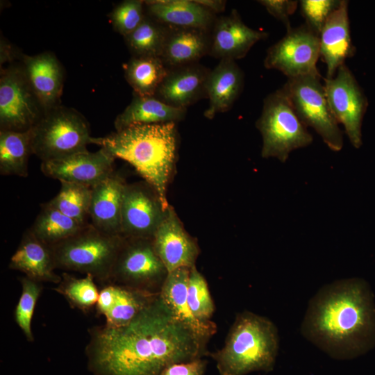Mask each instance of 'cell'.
<instances>
[{
    "label": "cell",
    "mask_w": 375,
    "mask_h": 375,
    "mask_svg": "<svg viewBox=\"0 0 375 375\" xmlns=\"http://www.w3.org/2000/svg\"><path fill=\"white\" fill-rule=\"evenodd\" d=\"M210 35L208 55L219 60H236L244 58L256 43L268 37V33L247 26L233 9L228 15L217 17Z\"/></svg>",
    "instance_id": "obj_16"
},
{
    "label": "cell",
    "mask_w": 375,
    "mask_h": 375,
    "mask_svg": "<svg viewBox=\"0 0 375 375\" xmlns=\"http://www.w3.org/2000/svg\"><path fill=\"white\" fill-rule=\"evenodd\" d=\"M319 57V35L305 24L288 30L282 39L268 49L264 66L281 72L288 78L321 76L317 67Z\"/></svg>",
    "instance_id": "obj_11"
},
{
    "label": "cell",
    "mask_w": 375,
    "mask_h": 375,
    "mask_svg": "<svg viewBox=\"0 0 375 375\" xmlns=\"http://www.w3.org/2000/svg\"><path fill=\"white\" fill-rule=\"evenodd\" d=\"M61 277V281L53 290L61 294L72 307L87 312L96 306L99 291L91 275L76 278L63 272Z\"/></svg>",
    "instance_id": "obj_33"
},
{
    "label": "cell",
    "mask_w": 375,
    "mask_h": 375,
    "mask_svg": "<svg viewBox=\"0 0 375 375\" xmlns=\"http://www.w3.org/2000/svg\"><path fill=\"white\" fill-rule=\"evenodd\" d=\"M117 295V285L108 283L103 285L99 291L96 303V310L99 315L106 316L113 307Z\"/></svg>",
    "instance_id": "obj_40"
},
{
    "label": "cell",
    "mask_w": 375,
    "mask_h": 375,
    "mask_svg": "<svg viewBox=\"0 0 375 375\" xmlns=\"http://www.w3.org/2000/svg\"><path fill=\"white\" fill-rule=\"evenodd\" d=\"M187 110L170 106L156 97L133 94L131 103L114 122L115 131L143 124L178 123L183 120Z\"/></svg>",
    "instance_id": "obj_26"
},
{
    "label": "cell",
    "mask_w": 375,
    "mask_h": 375,
    "mask_svg": "<svg viewBox=\"0 0 375 375\" xmlns=\"http://www.w3.org/2000/svg\"><path fill=\"white\" fill-rule=\"evenodd\" d=\"M88 367L94 375H160L167 366L201 358L200 339L170 310L158 294L126 325L89 330Z\"/></svg>",
    "instance_id": "obj_1"
},
{
    "label": "cell",
    "mask_w": 375,
    "mask_h": 375,
    "mask_svg": "<svg viewBox=\"0 0 375 375\" xmlns=\"http://www.w3.org/2000/svg\"><path fill=\"white\" fill-rule=\"evenodd\" d=\"M167 209L145 181L126 183L121 212V235L124 238L153 239Z\"/></svg>",
    "instance_id": "obj_13"
},
{
    "label": "cell",
    "mask_w": 375,
    "mask_h": 375,
    "mask_svg": "<svg viewBox=\"0 0 375 375\" xmlns=\"http://www.w3.org/2000/svg\"><path fill=\"white\" fill-rule=\"evenodd\" d=\"M177 123L143 124L115 131L101 138H92V144L104 149L115 159L132 165L169 208L168 184L177 156Z\"/></svg>",
    "instance_id": "obj_3"
},
{
    "label": "cell",
    "mask_w": 375,
    "mask_h": 375,
    "mask_svg": "<svg viewBox=\"0 0 375 375\" xmlns=\"http://www.w3.org/2000/svg\"><path fill=\"white\" fill-rule=\"evenodd\" d=\"M22 292L16 305L14 318L28 342H33L32 319L37 301L42 290V283L24 276L19 279Z\"/></svg>",
    "instance_id": "obj_34"
},
{
    "label": "cell",
    "mask_w": 375,
    "mask_h": 375,
    "mask_svg": "<svg viewBox=\"0 0 375 375\" xmlns=\"http://www.w3.org/2000/svg\"><path fill=\"white\" fill-rule=\"evenodd\" d=\"M123 69L133 94L140 97L155 96L168 72L160 58L151 56H132Z\"/></svg>",
    "instance_id": "obj_27"
},
{
    "label": "cell",
    "mask_w": 375,
    "mask_h": 375,
    "mask_svg": "<svg viewBox=\"0 0 375 375\" xmlns=\"http://www.w3.org/2000/svg\"><path fill=\"white\" fill-rule=\"evenodd\" d=\"M199 3L217 15L225 10L226 1L224 0H196Z\"/></svg>",
    "instance_id": "obj_41"
},
{
    "label": "cell",
    "mask_w": 375,
    "mask_h": 375,
    "mask_svg": "<svg viewBox=\"0 0 375 375\" xmlns=\"http://www.w3.org/2000/svg\"><path fill=\"white\" fill-rule=\"evenodd\" d=\"M169 26L146 15L139 26L124 38L132 56L160 58L166 42Z\"/></svg>",
    "instance_id": "obj_30"
},
{
    "label": "cell",
    "mask_w": 375,
    "mask_h": 375,
    "mask_svg": "<svg viewBox=\"0 0 375 375\" xmlns=\"http://www.w3.org/2000/svg\"><path fill=\"white\" fill-rule=\"evenodd\" d=\"M8 267L40 283L59 284L62 280L61 276L55 272L56 268L50 247L36 238L29 229L24 233Z\"/></svg>",
    "instance_id": "obj_24"
},
{
    "label": "cell",
    "mask_w": 375,
    "mask_h": 375,
    "mask_svg": "<svg viewBox=\"0 0 375 375\" xmlns=\"http://www.w3.org/2000/svg\"><path fill=\"white\" fill-rule=\"evenodd\" d=\"M279 345L278 330L267 317L238 313L224 346L210 356L220 375H246L273 369Z\"/></svg>",
    "instance_id": "obj_4"
},
{
    "label": "cell",
    "mask_w": 375,
    "mask_h": 375,
    "mask_svg": "<svg viewBox=\"0 0 375 375\" xmlns=\"http://www.w3.org/2000/svg\"><path fill=\"white\" fill-rule=\"evenodd\" d=\"M206 365L207 362L201 358L174 363L165 368L160 375H203Z\"/></svg>",
    "instance_id": "obj_39"
},
{
    "label": "cell",
    "mask_w": 375,
    "mask_h": 375,
    "mask_svg": "<svg viewBox=\"0 0 375 375\" xmlns=\"http://www.w3.org/2000/svg\"><path fill=\"white\" fill-rule=\"evenodd\" d=\"M210 71L199 62L168 69L154 97L170 106L187 110L206 98Z\"/></svg>",
    "instance_id": "obj_17"
},
{
    "label": "cell",
    "mask_w": 375,
    "mask_h": 375,
    "mask_svg": "<svg viewBox=\"0 0 375 375\" xmlns=\"http://www.w3.org/2000/svg\"><path fill=\"white\" fill-rule=\"evenodd\" d=\"M41 206V210L29 230L49 247L68 239L89 224L79 222L65 215L47 202Z\"/></svg>",
    "instance_id": "obj_28"
},
{
    "label": "cell",
    "mask_w": 375,
    "mask_h": 375,
    "mask_svg": "<svg viewBox=\"0 0 375 375\" xmlns=\"http://www.w3.org/2000/svg\"><path fill=\"white\" fill-rule=\"evenodd\" d=\"M152 240L155 251L168 273L195 266L199 254V246L186 232L171 206Z\"/></svg>",
    "instance_id": "obj_15"
},
{
    "label": "cell",
    "mask_w": 375,
    "mask_h": 375,
    "mask_svg": "<svg viewBox=\"0 0 375 375\" xmlns=\"http://www.w3.org/2000/svg\"><path fill=\"white\" fill-rule=\"evenodd\" d=\"M22 68L44 112L60 105L65 74L56 55L50 51L22 55Z\"/></svg>",
    "instance_id": "obj_18"
},
{
    "label": "cell",
    "mask_w": 375,
    "mask_h": 375,
    "mask_svg": "<svg viewBox=\"0 0 375 375\" xmlns=\"http://www.w3.org/2000/svg\"><path fill=\"white\" fill-rule=\"evenodd\" d=\"M256 126L262 138L261 156L285 162L290 153L313 140L281 88L267 95Z\"/></svg>",
    "instance_id": "obj_7"
},
{
    "label": "cell",
    "mask_w": 375,
    "mask_h": 375,
    "mask_svg": "<svg viewBox=\"0 0 375 375\" xmlns=\"http://www.w3.org/2000/svg\"><path fill=\"white\" fill-rule=\"evenodd\" d=\"M145 17L144 1L142 0L123 1L109 14L113 28L124 38L135 30Z\"/></svg>",
    "instance_id": "obj_36"
},
{
    "label": "cell",
    "mask_w": 375,
    "mask_h": 375,
    "mask_svg": "<svg viewBox=\"0 0 375 375\" xmlns=\"http://www.w3.org/2000/svg\"><path fill=\"white\" fill-rule=\"evenodd\" d=\"M167 275L152 239L124 238L112 269L110 283L158 294Z\"/></svg>",
    "instance_id": "obj_9"
},
{
    "label": "cell",
    "mask_w": 375,
    "mask_h": 375,
    "mask_svg": "<svg viewBox=\"0 0 375 375\" xmlns=\"http://www.w3.org/2000/svg\"><path fill=\"white\" fill-rule=\"evenodd\" d=\"M158 294L117 285V299L110 311L105 316V325L109 327H118L127 324Z\"/></svg>",
    "instance_id": "obj_31"
},
{
    "label": "cell",
    "mask_w": 375,
    "mask_h": 375,
    "mask_svg": "<svg viewBox=\"0 0 375 375\" xmlns=\"http://www.w3.org/2000/svg\"><path fill=\"white\" fill-rule=\"evenodd\" d=\"M258 2L276 19L281 21L287 31L292 28L290 17L296 11L299 1L292 0H260Z\"/></svg>",
    "instance_id": "obj_38"
},
{
    "label": "cell",
    "mask_w": 375,
    "mask_h": 375,
    "mask_svg": "<svg viewBox=\"0 0 375 375\" xmlns=\"http://www.w3.org/2000/svg\"><path fill=\"white\" fill-rule=\"evenodd\" d=\"M124 241L122 235L103 233L89 223L76 234L49 247L56 269L91 275L104 285L110 283Z\"/></svg>",
    "instance_id": "obj_5"
},
{
    "label": "cell",
    "mask_w": 375,
    "mask_h": 375,
    "mask_svg": "<svg viewBox=\"0 0 375 375\" xmlns=\"http://www.w3.org/2000/svg\"><path fill=\"white\" fill-rule=\"evenodd\" d=\"M44 110L33 92L22 65L1 69L0 131H29Z\"/></svg>",
    "instance_id": "obj_10"
},
{
    "label": "cell",
    "mask_w": 375,
    "mask_h": 375,
    "mask_svg": "<svg viewBox=\"0 0 375 375\" xmlns=\"http://www.w3.org/2000/svg\"><path fill=\"white\" fill-rule=\"evenodd\" d=\"M324 90L331 110L338 124H342L355 148L362 146V122L367 108V99L351 70L345 64L334 77L324 79Z\"/></svg>",
    "instance_id": "obj_12"
},
{
    "label": "cell",
    "mask_w": 375,
    "mask_h": 375,
    "mask_svg": "<svg viewBox=\"0 0 375 375\" xmlns=\"http://www.w3.org/2000/svg\"><path fill=\"white\" fill-rule=\"evenodd\" d=\"M309 342L337 359L362 355L375 346V302L360 278L335 281L310 299L301 325Z\"/></svg>",
    "instance_id": "obj_2"
},
{
    "label": "cell",
    "mask_w": 375,
    "mask_h": 375,
    "mask_svg": "<svg viewBox=\"0 0 375 375\" xmlns=\"http://www.w3.org/2000/svg\"><path fill=\"white\" fill-rule=\"evenodd\" d=\"M33 154L30 130L0 131V174L27 177L29 156Z\"/></svg>",
    "instance_id": "obj_29"
},
{
    "label": "cell",
    "mask_w": 375,
    "mask_h": 375,
    "mask_svg": "<svg viewBox=\"0 0 375 375\" xmlns=\"http://www.w3.org/2000/svg\"><path fill=\"white\" fill-rule=\"evenodd\" d=\"M146 15L167 26L211 31L217 15L196 0L144 1Z\"/></svg>",
    "instance_id": "obj_22"
},
{
    "label": "cell",
    "mask_w": 375,
    "mask_h": 375,
    "mask_svg": "<svg viewBox=\"0 0 375 375\" xmlns=\"http://www.w3.org/2000/svg\"><path fill=\"white\" fill-rule=\"evenodd\" d=\"M210 43V31L169 26L160 58L168 69L197 63L209 54Z\"/></svg>",
    "instance_id": "obj_25"
},
{
    "label": "cell",
    "mask_w": 375,
    "mask_h": 375,
    "mask_svg": "<svg viewBox=\"0 0 375 375\" xmlns=\"http://www.w3.org/2000/svg\"><path fill=\"white\" fill-rule=\"evenodd\" d=\"M30 133L33 154L42 162L85 151L93 138L84 116L61 104L45 111Z\"/></svg>",
    "instance_id": "obj_6"
},
{
    "label": "cell",
    "mask_w": 375,
    "mask_h": 375,
    "mask_svg": "<svg viewBox=\"0 0 375 375\" xmlns=\"http://www.w3.org/2000/svg\"><path fill=\"white\" fill-rule=\"evenodd\" d=\"M348 4V1H340L319 35V53L326 65V78L334 77L345 60L355 53L350 34Z\"/></svg>",
    "instance_id": "obj_19"
},
{
    "label": "cell",
    "mask_w": 375,
    "mask_h": 375,
    "mask_svg": "<svg viewBox=\"0 0 375 375\" xmlns=\"http://www.w3.org/2000/svg\"><path fill=\"white\" fill-rule=\"evenodd\" d=\"M337 0H302L301 10L306 24L319 35L328 17L339 6Z\"/></svg>",
    "instance_id": "obj_37"
},
{
    "label": "cell",
    "mask_w": 375,
    "mask_h": 375,
    "mask_svg": "<svg viewBox=\"0 0 375 375\" xmlns=\"http://www.w3.org/2000/svg\"><path fill=\"white\" fill-rule=\"evenodd\" d=\"M187 298L194 317L202 322L211 321L215 306L205 277L197 269L190 268Z\"/></svg>",
    "instance_id": "obj_35"
},
{
    "label": "cell",
    "mask_w": 375,
    "mask_h": 375,
    "mask_svg": "<svg viewBox=\"0 0 375 375\" xmlns=\"http://www.w3.org/2000/svg\"><path fill=\"white\" fill-rule=\"evenodd\" d=\"M244 83V72L235 60H220L207 78L208 106L203 116L212 119L217 113L229 110L242 92Z\"/></svg>",
    "instance_id": "obj_21"
},
{
    "label": "cell",
    "mask_w": 375,
    "mask_h": 375,
    "mask_svg": "<svg viewBox=\"0 0 375 375\" xmlns=\"http://www.w3.org/2000/svg\"><path fill=\"white\" fill-rule=\"evenodd\" d=\"M126 181L113 172L92 188L89 217L97 229L121 235V212Z\"/></svg>",
    "instance_id": "obj_20"
},
{
    "label": "cell",
    "mask_w": 375,
    "mask_h": 375,
    "mask_svg": "<svg viewBox=\"0 0 375 375\" xmlns=\"http://www.w3.org/2000/svg\"><path fill=\"white\" fill-rule=\"evenodd\" d=\"M321 78L307 75L288 78L281 89L303 124L312 128L329 149L339 151L343 147L342 133L329 107Z\"/></svg>",
    "instance_id": "obj_8"
},
{
    "label": "cell",
    "mask_w": 375,
    "mask_h": 375,
    "mask_svg": "<svg viewBox=\"0 0 375 375\" xmlns=\"http://www.w3.org/2000/svg\"><path fill=\"white\" fill-rule=\"evenodd\" d=\"M190 270L182 267L168 273L159 294L174 316L207 342L215 334L217 326L212 321L199 320L190 310L187 298Z\"/></svg>",
    "instance_id": "obj_23"
},
{
    "label": "cell",
    "mask_w": 375,
    "mask_h": 375,
    "mask_svg": "<svg viewBox=\"0 0 375 375\" xmlns=\"http://www.w3.org/2000/svg\"><path fill=\"white\" fill-rule=\"evenodd\" d=\"M115 160L104 149L100 148L95 152L87 150L42 162L40 169L46 176L60 182L74 183L92 188L115 172Z\"/></svg>",
    "instance_id": "obj_14"
},
{
    "label": "cell",
    "mask_w": 375,
    "mask_h": 375,
    "mask_svg": "<svg viewBox=\"0 0 375 375\" xmlns=\"http://www.w3.org/2000/svg\"><path fill=\"white\" fill-rule=\"evenodd\" d=\"M58 193L47 203L65 215L81 223H88L92 188L60 182Z\"/></svg>",
    "instance_id": "obj_32"
}]
</instances>
